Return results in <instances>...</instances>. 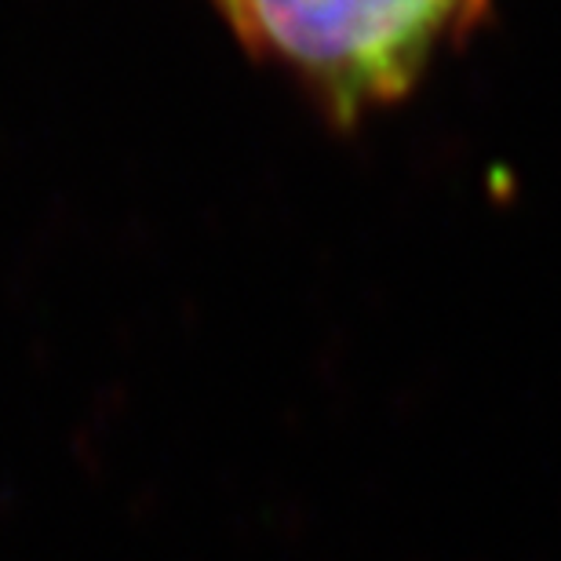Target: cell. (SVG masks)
Wrapping results in <instances>:
<instances>
[{
	"mask_svg": "<svg viewBox=\"0 0 561 561\" xmlns=\"http://www.w3.org/2000/svg\"><path fill=\"white\" fill-rule=\"evenodd\" d=\"M233 33L285 66L335 121L409 95L442 44L459 41L489 0H219Z\"/></svg>",
	"mask_w": 561,
	"mask_h": 561,
	"instance_id": "1",
	"label": "cell"
}]
</instances>
